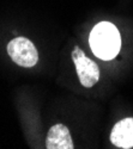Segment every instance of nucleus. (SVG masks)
Masks as SVG:
<instances>
[{
	"mask_svg": "<svg viewBox=\"0 0 133 149\" xmlns=\"http://www.w3.org/2000/svg\"><path fill=\"white\" fill-rule=\"evenodd\" d=\"M89 44L92 53L99 58L113 60L119 54L121 47L120 32L112 23H99L90 33Z\"/></svg>",
	"mask_w": 133,
	"mask_h": 149,
	"instance_id": "1",
	"label": "nucleus"
},
{
	"mask_svg": "<svg viewBox=\"0 0 133 149\" xmlns=\"http://www.w3.org/2000/svg\"><path fill=\"white\" fill-rule=\"evenodd\" d=\"M7 52L15 63L25 68L34 67L39 61V53L35 45L25 37H17L8 42Z\"/></svg>",
	"mask_w": 133,
	"mask_h": 149,
	"instance_id": "2",
	"label": "nucleus"
},
{
	"mask_svg": "<svg viewBox=\"0 0 133 149\" xmlns=\"http://www.w3.org/2000/svg\"><path fill=\"white\" fill-rule=\"evenodd\" d=\"M72 60L76 66V70L80 84L84 87H92L100 79V68L95 61L90 60L79 47H75L72 52Z\"/></svg>",
	"mask_w": 133,
	"mask_h": 149,
	"instance_id": "3",
	"label": "nucleus"
},
{
	"mask_svg": "<svg viewBox=\"0 0 133 149\" xmlns=\"http://www.w3.org/2000/svg\"><path fill=\"white\" fill-rule=\"evenodd\" d=\"M112 143L122 149H129L133 147V117L119 120L110 132Z\"/></svg>",
	"mask_w": 133,
	"mask_h": 149,
	"instance_id": "4",
	"label": "nucleus"
},
{
	"mask_svg": "<svg viewBox=\"0 0 133 149\" xmlns=\"http://www.w3.org/2000/svg\"><path fill=\"white\" fill-rule=\"evenodd\" d=\"M47 149H73V142L70 130L64 124H55L53 125L47 135L46 141Z\"/></svg>",
	"mask_w": 133,
	"mask_h": 149,
	"instance_id": "5",
	"label": "nucleus"
}]
</instances>
